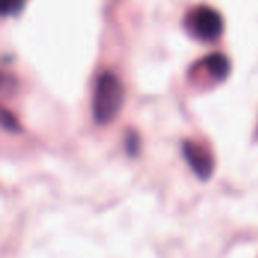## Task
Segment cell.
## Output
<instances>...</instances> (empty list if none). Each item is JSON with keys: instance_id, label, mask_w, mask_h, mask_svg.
<instances>
[{"instance_id": "obj_1", "label": "cell", "mask_w": 258, "mask_h": 258, "mask_svg": "<svg viewBox=\"0 0 258 258\" xmlns=\"http://www.w3.org/2000/svg\"><path fill=\"white\" fill-rule=\"evenodd\" d=\"M122 104H124V86L121 80L113 73L101 74L97 82L94 100H92L94 119L101 125L112 122L118 116Z\"/></svg>"}, {"instance_id": "obj_2", "label": "cell", "mask_w": 258, "mask_h": 258, "mask_svg": "<svg viewBox=\"0 0 258 258\" xmlns=\"http://www.w3.org/2000/svg\"><path fill=\"white\" fill-rule=\"evenodd\" d=\"M186 27L201 41H215L224 32V18L210 6H197L186 17Z\"/></svg>"}, {"instance_id": "obj_3", "label": "cell", "mask_w": 258, "mask_h": 258, "mask_svg": "<svg viewBox=\"0 0 258 258\" xmlns=\"http://www.w3.org/2000/svg\"><path fill=\"white\" fill-rule=\"evenodd\" d=\"M183 156L195 172V175L201 180H209L215 171V159L212 153L197 142L186 141L183 144Z\"/></svg>"}, {"instance_id": "obj_4", "label": "cell", "mask_w": 258, "mask_h": 258, "mask_svg": "<svg viewBox=\"0 0 258 258\" xmlns=\"http://www.w3.org/2000/svg\"><path fill=\"white\" fill-rule=\"evenodd\" d=\"M207 73L216 80H225L230 74V60L222 53H212L204 59Z\"/></svg>"}, {"instance_id": "obj_5", "label": "cell", "mask_w": 258, "mask_h": 258, "mask_svg": "<svg viewBox=\"0 0 258 258\" xmlns=\"http://www.w3.org/2000/svg\"><path fill=\"white\" fill-rule=\"evenodd\" d=\"M24 5V0H0V9L3 15L17 14Z\"/></svg>"}, {"instance_id": "obj_6", "label": "cell", "mask_w": 258, "mask_h": 258, "mask_svg": "<svg viewBox=\"0 0 258 258\" xmlns=\"http://www.w3.org/2000/svg\"><path fill=\"white\" fill-rule=\"evenodd\" d=\"M2 122H3V127L9 132H17L20 130V124L18 121L15 119V116L12 113H9L8 110H3V115H2Z\"/></svg>"}]
</instances>
